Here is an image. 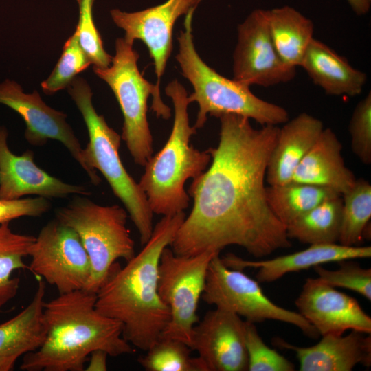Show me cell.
<instances>
[{
	"label": "cell",
	"mask_w": 371,
	"mask_h": 371,
	"mask_svg": "<svg viewBox=\"0 0 371 371\" xmlns=\"http://www.w3.org/2000/svg\"><path fill=\"white\" fill-rule=\"evenodd\" d=\"M45 289V282L40 280L29 304L12 318L0 324V371L13 370L19 357L37 350L44 341Z\"/></svg>",
	"instance_id": "7402d4cb"
},
{
	"label": "cell",
	"mask_w": 371,
	"mask_h": 371,
	"mask_svg": "<svg viewBox=\"0 0 371 371\" xmlns=\"http://www.w3.org/2000/svg\"><path fill=\"white\" fill-rule=\"evenodd\" d=\"M268 23L276 51L289 66H300L313 38V21L293 7L268 10Z\"/></svg>",
	"instance_id": "cb8c5ba5"
},
{
	"label": "cell",
	"mask_w": 371,
	"mask_h": 371,
	"mask_svg": "<svg viewBox=\"0 0 371 371\" xmlns=\"http://www.w3.org/2000/svg\"><path fill=\"white\" fill-rule=\"evenodd\" d=\"M202 0H167L164 3L139 12L111 10L116 25L125 32L124 38L133 44L141 40L147 47L155 67L156 89L160 91V80L172 49V30L176 21L196 10Z\"/></svg>",
	"instance_id": "4fadbf2b"
},
{
	"label": "cell",
	"mask_w": 371,
	"mask_h": 371,
	"mask_svg": "<svg viewBox=\"0 0 371 371\" xmlns=\"http://www.w3.org/2000/svg\"><path fill=\"white\" fill-rule=\"evenodd\" d=\"M201 297L208 304L256 323L267 319L294 325L311 338L319 335L300 313L278 306L263 293L259 282L242 270L227 267L218 254L210 260Z\"/></svg>",
	"instance_id": "9c48e42d"
},
{
	"label": "cell",
	"mask_w": 371,
	"mask_h": 371,
	"mask_svg": "<svg viewBox=\"0 0 371 371\" xmlns=\"http://www.w3.org/2000/svg\"><path fill=\"white\" fill-rule=\"evenodd\" d=\"M295 305L322 336L341 335L347 330L371 333V317L359 302L318 278L306 280Z\"/></svg>",
	"instance_id": "9a60e30c"
},
{
	"label": "cell",
	"mask_w": 371,
	"mask_h": 371,
	"mask_svg": "<svg viewBox=\"0 0 371 371\" xmlns=\"http://www.w3.org/2000/svg\"><path fill=\"white\" fill-rule=\"evenodd\" d=\"M273 343L295 352L301 371H350L357 364L371 365L370 334L357 330L346 336H322L309 347L296 346L280 338H275Z\"/></svg>",
	"instance_id": "d6986e66"
},
{
	"label": "cell",
	"mask_w": 371,
	"mask_h": 371,
	"mask_svg": "<svg viewBox=\"0 0 371 371\" xmlns=\"http://www.w3.org/2000/svg\"><path fill=\"white\" fill-rule=\"evenodd\" d=\"M324 128L322 122L306 113L288 120L279 129L266 171L269 186L287 183Z\"/></svg>",
	"instance_id": "44dd1931"
},
{
	"label": "cell",
	"mask_w": 371,
	"mask_h": 371,
	"mask_svg": "<svg viewBox=\"0 0 371 371\" xmlns=\"http://www.w3.org/2000/svg\"><path fill=\"white\" fill-rule=\"evenodd\" d=\"M67 88L88 131L89 142L84 148V157L91 174V182L95 186L100 183L96 170L100 171L115 196L123 203L144 245L153 230V213L138 182L122 162L119 153L121 135L108 125L103 115L96 112L91 89L85 79L76 76Z\"/></svg>",
	"instance_id": "8992f818"
},
{
	"label": "cell",
	"mask_w": 371,
	"mask_h": 371,
	"mask_svg": "<svg viewBox=\"0 0 371 371\" xmlns=\"http://www.w3.org/2000/svg\"><path fill=\"white\" fill-rule=\"evenodd\" d=\"M50 208L47 199L36 196L14 200L0 199V224L23 216L37 217Z\"/></svg>",
	"instance_id": "e575fe53"
},
{
	"label": "cell",
	"mask_w": 371,
	"mask_h": 371,
	"mask_svg": "<svg viewBox=\"0 0 371 371\" xmlns=\"http://www.w3.org/2000/svg\"><path fill=\"white\" fill-rule=\"evenodd\" d=\"M299 67L316 85L331 95H358L367 80L366 73L353 67L346 58L314 38Z\"/></svg>",
	"instance_id": "603a6c76"
},
{
	"label": "cell",
	"mask_w": 371,
	"mask_h": 371,
	"mask_svg": "<svg viewBox=\"0 0 371 371\" xmlns=\"http://www.w3.org/2000/svg\"><path fill=\"white\" fill-rule=\"evenodd\" d=\"M96 293L78 290L45 302L46 336L41 346L23 356L24 371H83L91 352L111 357L132 354L134 347L122 336L120 322L95 308Z\"/></svg>",
	"instance_id": "3957f363"
},
{
	"label": "cell",
	"mask_w": 371,
	"mask_h": 371,
	"mask_svg": "<svg viewBox=\"0 0 371 371\" xmlns=\"http://www.w3.org/2000/svg\"><path fill=\"white\" fill-rule=\"evenodd\" d=\"M0 103L15 111L23 119L26 125L25 138L30 144L41 146L49 139L61 142L91 180L84 148L67 122L66 114L47 106L36 91L25 93L18 83L10 80L0 84Z\"/></svg>",
	"instance_id": "5bb4252c"
},
{
	"label": "cell",
	"mask_w": 371,
	"mask_h": 371,
	"mask_svg": "<svg viewBox=\"0 0 371 371\" xmlns=\"http://www.w3.org/2000/svg\"><path fill=\"white\" fill-rule=\"evenodd\" d=\"M185 217L184 212L164 216L141 251L124 267L115 264L96 293V310L122 323L123 337L144 351L158 340L170 321V309L158 293L159 260Z\"/></svg>",
	"instance_id": "7a4b0ae2"
},
{
	"label": "cell",
	"mask_w": 371,
	"mask_h": 371,
	"mask_svg": "<svg viewBox=\"0 0 371 371\" xmlns=\"http://www.w3.org/2000/svg\"><path fill=\"white\" fill-rule=\"evenodd\" d=\"M71 194L86 196L90 192L83 186L65 183L39 168L32 150L14 154L8 145V131L0 126V199H19L26 195L48 199Z\"/></svg>",
	"instance_id": "e0dca14e"
},
{
	"label": "cell",
	"mask_w": 371,
	"mask_h": 371,
	"mask_svg": "<svg viewBox=\"0 0 371 371\" xmlns=\"http://www.w3.org/2000/svg\"><path fill=\"white\" fill-rule=\"evenodd\" d=\"M342 144L335 132L324 128L296 168L291 181L328 188L343 194L357 179L344 163Z\"/></svg>",
	"instance_id": "ffe728a7"
},
{
	"label": "cell",
	"mask_w": 371,
	"mask_h": 371,
	"mask_svg": "<svg viewBox=\"0 0 371 371\" xmlns=\"http://www.w3.org/2000/svg\"><path fill=\"white\" fill-rule=\"evenodd\" d=\"M88 357L89 363L85 368L86 371H106L107 370L108 353L102 350H95Z\"/></svg>",
	"instance_id": "d590c367"
},
{
	"label": "cell",
	"mask_w": 371,
	"mask_h": 371,
	"mask_svg": "<svg viewBox=\"0 0 371 371\" xmlns=\"http://www.w3.org/2000/svg\"><path fill=\"white\" fill-rule=\"evenodd\" d=\"M218 118V144L208 148L211 162L188 188L192 209L170 244L172 251L194 256L238 245L262 258L290 247L286 227L270 208L265 186L280 128H255L249 118L236 114Z\"/></svg>",
	"instance_id": "6da1fadb"
},
{
	"label": "cell",
	"mask_w": 371,
	"mask_h": 371,
	"mask_svg": "<svg viewBox=\"0 0 371 371\" xmlns=\"http://www.w3.org/2000/svg\"><path fill=\"white\" fill-rule=\"evenodd\" d=\"M191 350L182 341L161 336L138 362L147 371H206L199 357H191Z\"/></svg>",
	"instance_id": "f1b7e54d"
},
{
	"label": "cell",
	"mask_w": 371,
	"mask_h": 371,
	"mask_svg": "<svg viewBox=\"0 0 371 371\" xmlns=\"http://www.w3.org/2000/svg\"><path fill=\"white\" fill-rule=\"evenodd\" d=\"M133 45L124 38L116 39L115 54L110 66L93 69L113 92L124 118L121 137L134 162L144 166L153 154V136L147 117L149 96L153 97L151 109L157 117L168 120L171 113L161 100L160 91L140 73L139 54Z\"/></svg>",
	"instance_id": "52a82bcc"
},
{
	"label": "cell",
	"mask_w": 371,
	"mask_h": 371,
	"mask_svg": "<svg viewBox=\"0 0 371 371\" xmlns=\"http://www.w3.org/2000/svg\"><path fill=\"white\" fill-rule=\"evenodd\" d=\"M342 211L341 195L324 201L286 227L290 239L309 244L339 241Z\"/></svg>",
	"instance_id": "d4e9b609"
},
{
	"label": "cell",
	"mask_w": 371,
	"mask_h": 371,
	"mask_svg": "<svg viewBox=\"0 0 371 371\" xmlns=\"http://www.w3.org/2000/svg\"><path fill=\"white\" fill-rule=\"evenodd\" d=\"M370 257V246L349 247L332 243L310 245L306 249L268 260H245L232 254H228L221 260L231 269H258L256 280L259 283H264L276 281L291 272L307 269L326 262Z\"/></svg>",
	"instance_id": "ac0fdd59"
},
{
	"label": "cell",
	"mask_w": 371,
	"mask_h": 371,
	"mask_svg": "<svg viewBox=\"0 0 371 371\" xmlns=\"http://www.w3.org/2000/svg\"><path fill=\"white\" fill-rule=\"evenodd\" d=\"M95 0H77L79 19L75 31L80 47L94 67L110 66L112 56L104 49L100 34L94 23L93 5Z\"/></svg>",
	"instance_id": "4dcf8cb0"
},
{
	"label": "cell",
	"mask_w": 371,
	"mask_h": 371,
	"mask_svg": "<svg viewBox=\"0 0 371 371\" xmlns=\"http://www.w3.org/2000/svg\"><path fill=\"white\" fill-rule=\"evenodd\" d=\"M266 195L272 212L286 227L324 201L341 194L328 188L290 181L267 187Z\"/></svg>",
	"instance_id": "484cf974"
},
{
	"label": "cell",
	"mask_w": 371,
	"mask_h": 371,
	"mask_svg": "<svg viewBox=\"0 0 371 371\" xmlns=\"http://www.w3.org/2000/svg\"><path fill=\"white\" fill-rule=\"evenodd\" d=\"M194 11L192 10L186 15L184 29L177 38L179 51L175 56L182 75L194 89L188 99L190 103L195 102L199 105L194 126L196 129L203 127L208 115L218 117L223 114H236L262 126H277L287 122L289 113L284 107L257 97L249 86L223 76L202 60L193 41Z\"/></svg>",
	"instance_id": "5b68a950"
},
{
	"label": "cell",
	"mask_w": 371,
	"mask_h": 371,
	"mask_svg": "<svg viewBox=\"0 0 371 371\" xmlns=\"http://www.w3.org/2000/svg\"><path fill=\"white\" fill-rule=\"evenodd\" d=\"M36 237L14 233L9 222L0 224V308L16 295L20 280L12 273L27 267L23 258L30 254Z\"/></svg>",
	"instance_id": "4316f807"
},
{
	"label": "cell",
	"mask_w": 371,
	"mask_h": 371,
	"mask_svg": "<svg viewBox=\"0 0 371 371\" xmlns=\"http://www.w3.org/2000/svg\"><path fill=\"white\" fill-rule=\"evenodd\" d=\"M29 269L59 294L85 290L91 276L88 254L78 235L56 218L40 230L31 247Z\"/></svg>",
	"instance_id": "8fae6325"
},
{
	"label": "cell",
	"mask_w": 371,
	"mask_h": 371,
	"mask_svg": "<svg viewBox=\"0 0 371 371\" xmlns=\"http://www.w3.org/2000/svg\"><path fill=\"white\" fill-rule=\"evenodd\" d=\"M218 252L176 255L166 247L159 265L158 293L170 309V321L161 336L183 341L191 348L193 329L199 322L197 308L209 263Z\"/></svg>",
	"instance_id": "30bf717a"
},
{
	"label": "cell",
	"mask_w": 371,
	"mask_h": 371,
	"mask_svg": "<svg viewBox=\"0 0 371 371\" xmlns=\"http://www.w3.org/2000/svg\"><path fill=\"white\" fill-rule=\"evenodd\" d=\"M353 12L358 16L366 14L371 7V0H346Z\"/></svg>",
	"instance_id": "8d00e7d4"
},
{
	"label": "cell",
	"mask_w": 371,
	"mask_h": 371,
	"mask_svg": "<svg viewBox=\"0 0 371 371\" xmlns=\"http://www.w3.org/2000/svg\"><path fill=\"white\" fill-rule=\"evenodd\" d=\"M171 98L175 116L170 136L162 148L148 159L138 182L153 214L174 215L188 208L190 196L185 184L209 166V149L200 150L190 144L196 128L190 125L188 108L190 102L185 87L177 79L166 87Z\"/></svg>",
	"instance_id": "277c9868"
},
{
	"label": "cell",
	"mask_w": 371,
	"mask_h": 371,
	"mask_svg": "<svg viewBox=\"0 0 371 371\" xmlns=\"http://www.w3.org/2000/svg\"><path fill=\"white\" fill-rule=\"evenodd\" d=\"M233 79L247 86L271 87L292 80L296 68L280 58L273 43L268 10L255 9L238 25Z\"/></svg>",
	"instance_id": "7c38bea8"
},
{
	"label": "cell",
	"mask_w": 371,
	"mask_h": 371,
	"mask_svg": "<svg viewBox=\"0 0 371 371\" xmlns=\"http://www.w3.org/2000/svg\"><path fill=\"white\" fill-rule=\"evenodd\" d=\"M91 63L78 41L74 32L65 42L62 54L49 76L41 83L46 94L51 95L65 89L80 72L86 69Z\"/></svg>",
	"instance_id": "f546056e"
},
{
	"label": "cell",
	"mask_w": 371,
	"mask_h": 371,
	"mask_svg": "<svg viewBox=\"0 0 371 371\" xmlns=\"http://www.w3.org/2000/svg\"><path fill=\"white\" fill-rule=\"evenodd\" d=\"M56 211V218L78 235L90 260L91 276L85 291L96 293L115 262L135 255V243L126 226L128 212L117 205H100L76 196Z\"/></svg>",
	"instance_id": "ba28073f"
},
{
	"label": "cell",
	"mask_w": 371,
	"mask_h": 371,
	"mask_svg": "<svg viewBox=\"0 0 371 371\" xmlns=\"http://www.w3.org/2000/svg\"><path fill=\"white\" fill-rule=\"evenodd\" d=\"M341 198L338 242L345 246H360L371 218V185L364 179H357L352 187L341 194Z\"/></svg>",
	"instance_id": "83f0119b"
},
{
	"label": "cell",
	"mask_w": 371,
	"mask_h": 371,
	"mask_svg": "<svg viewBox=\"0 0 371 371\" xmlns=\"http://www.w3.org/2000/svg\"><path fill=\"white\" fill-rule=\"evenodd\" d=\"M196 324L191 349L197 351L206 371L247 370L245 321L240 316L216 308Z\"/></svg>",
	"instance_id": "2e32d148"
},
{
	"label": "cell",
	"mask_w": 371,
	"mask_h": 371,
	"mask_svg": "<svg viewBox=\"0 0 371 371\" xmlns=\"http://www.w3.org/2000/svg\"><path fill=\"white\" fill-rule=\"evenodd\" d=\"M318 278L333 287H341L359 293L371 301V269L358 263L341 261L339 269L328 270L320 265L314 267Z\"/></svg>",
	"instance_id": "d6a6232c"
},
{
	"label": "cell",
	"mask_w": 371,
	"mask_h": 371,
	"mask_svg": "<svg viewBox=\"0 0 371 371\" xmlns=\"http://www.w3.org/2000/svg\"><path fill=\"white\" fill-rule=\"evenodd\" d=\"M245 343L249 371H293L295 366L265 344L253 322L245 321Z\"/></svg>",
	"instance_id": "1f68e13d"
},
{
	"label": "cell",
	"mask_w": 371,
	"mask_h": 371,
	"mask_svg": "<svg viewBox=\"0 0 371 371\" xmlns=\"http://www.w3.org/2000/svg\"><path fill=\"white\" fill-rule=\"evenodd\" d=\"M351 149L366 165L371 164V92L356 105L348 126Z\"/></svg>",
	"instance_id": "836d02e7"
}]
</instances>
